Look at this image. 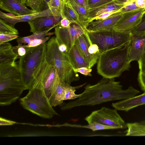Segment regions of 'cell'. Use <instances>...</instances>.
<instances>
[{"label": "cell", "mask_w": 145, "mask_h": 145, "mask_svg": "<svg viewBox=\"0 0 145 145\" xmlns=\"http://www.w3.org/2000/svg\"><path fill=\"white\" fill-rule=\"evenodd\" d=\"M120 82L114 78L103 77L97 83L86 85L78 98L59 105L62 111L78 107L93 106L109 101L121 100L132 97L140 91L133 86L123 89Z\"/></svg>", "instance_id": "1"}, {"label": "cell", "mask_w": 145, "mask_h": 145, "mask_svg": "<svg viewBox=\"0 0 145 145\" xmlns=\"http://www.w3.org/2000/svg\"><path fill=\"white\" fill-rule=\"evenodd\" d=\"M98 73L103 77L114 78L129 70V42L120 47L102 52L97 62Z\"/></svg>", "instance_id": "2"}, {"label": "cell", "mask_w": 145, "mask_h": 145, "mask_svg": "<svg viewBox=\"0 0 145 145\" xmlns=\"http://www.w3.org/2000/svg\"><path fill=\"white\" fill-rule=\"evenodd\" d=\"M26 90L17 64L0 65V105H8Z\"/></svg>", "instance_id": "3"}, {"label": "cell", "mask_w": 145, "mask_h": 145, "mask_svg": "<svg viewBox=\"0 0 145 145\" xmlns=\"http://www.w3.org/2000/svg\"><path fill=\"white\" fill-rule=\"evenodd\" d=\"M47 42L34 47L27 48L26 54L19 57L18 65L26 89L32 87L37 74L46 60Z\"/></svg>", "instance_id": "4"}, {"label": "cell", "mask_w": 145, "mask_h": 145, "mask_svg": "<svg viewBox=\"0 0 145 145\" xmlns=\"http://www.w3.org/2000/svg\"><path fill=\"white\" fill-rule=\"evenodd\" d=\"M46 61L56 69L60 78L66 84L71 85L80 78L73 69L66 54L60 52L56 36L51 38L47 43Z\"/></svg>", "instance_id": "5"}, {"label": "cell", "mask_w": 145, "mask_h": 145, "mask_svg": "<svg viewBox=\"0 0 145 145\" xmlns=\"http://www.w3.org/2000/svg\"><path fill=\"white\" fill-rule=\"evenodd\" d=\"M87 32L91 42L98 46L101 52L123 46L129 41L131 31H120L112 29L108 30Z\"/></svg>", "instance_id": "6"}, {"label": "cell", "mask_w": 145, "mask_h": 145, "mask_svg": "<svg viewBox=\"0 0 145 145\" xmlns=\"http://www.w3.org/2000/svg\"><path fill=\"white\" fill-rule=\"evenodd\" d=\"M117 111L115 108L112 109L103 107L92 112L84 120L88 124L96 122L114 127L116 129L127 128L126 123Z\"/></svg>", "instance_id": "7"}, {"label": "cell", "mask_w": 145, "mask_h": 145, "mask_svg": "<svg viewBox=\"0 0 145 145\" xmlns=\"http://www.w3.org/2000/svg\"><path fill=\"white\" fill-rule=\"evenodd\" d=\"M26 96L33 101L47 115L49 119L52 118L55 115H59L50 104L43 87L38 81L35 80Z\"/></svg>", "instance_id": "8"}, {"label": "cell", "mask_w": 145, "mask_h": 145, "mask_svg": "<svg viewBox=\"0 0 145 145\" xmlns=\"http://www.w3.org/2000/svg\"><path fill=\"white\" fill-rule=\"evenodd\" d=\"M87 29L78 24L72 23L68 28H63L59 25L56 26L54 33L57 41L65 44L68 51L74 45L76 39Z\"/></svg>", "instance_id": "9"}, {"label": "cell", "mask_w": 145, "mask_h": 145, "mask_svg": "<svg viewBox=\"0 0 145 145\" xmlns=\"http://www.w3.org/2000/svg\"><path fill=\"white\" fill-rule=\"evenodd\" d=\"M56 72L57 71L55 68L47 63L46 60L39 72L35 79L42 85L48 99L50 96L55 80Z\"/></svg>", "instance_id": "10"}, {"label": "cell", "mask_w": 145, "mask_h": 145, "mask_svg": "<svg viewBox=\"0 0 145 145\" xmlns=\"http://www.w3.org/2000/svg\"><path fill=\"white\" fill-rule=\"evenodd\" d=\"M143 8L123 13L121 18L113 28L120 31H131L140 22L143 14Z\"/></svg>", "instance_id": "11"}, {"label": "cell", "mask_w": 145, "mask_h": 145, "mask_svg": "<svg viewBox=\"0 0 145 145\" xmlns=\"http://www.w3.org/2000/svg\"><path fill=\"white\" fill-rule=\"evenodd\" d=\"M145 53V33H132L129 42V58L130 62H138Z\"/></svg>", "instance_id": "12"}, {"label": "cell", "mask_w": 145, "mask_h": 145, "mask_svg": "<svg viewBox=\"0 0 145 145\" xmlns=\"http://www.w3.org/2000/svg\"><path fill=\"white\" fill-rule=\"evenodd\" d=\"M61 18L62 17L53 15L43 16L36 18L28 23L30 27V31L33 33L52 29L59 25Z\"/></svg>", "instance_id": "13"}, {"label": "cell", "mask_w": 145, "mask_h": 145, "mask_svg": "<svg viewBox=\"0 0 145 145\" xmlns=\"http://www.w3.org/2000/svg\"><path fill=\"white\" fill-rule=\"evenodd\" d=\"M72 87L62 81L57 71L55 80L49 99L51 105L55 107L62 104L66 91Z\"/></svg>", "instance_id": "14"}, {"label": "cell", "mask_w": 145, "mask_h": 145, "mask_svg": "<svg viewBox=\"0 0 145 145\" xmlns=\"http://www.w3.org/2000/svg\"><path fill=\"white\" fill-rule=\"evenodd\" d=\"M51 15H53L49 8L40 12L20 16L11 15L0 11V19L14 27L19 22H28L38 17Z\"/></svg>", "instance_id": "15"}, {"label": "cell", "mask_w": 145, "mask_h": 145, "mask_svg": "<svg viewBox=\"0 0 145 145\" xmlns=\"http://www.w3.org/2000/svg\"><path fill=\"white\" fill-rule=\"evenodd\" d=\"M128 3H124L119 0H114L99 7L89 9L87 10L88 24L91 19L103 13L110 11L120 12L121 9Z\"/></svg>", "instance_id": "16"}, {"label": "cell", "mask_w": 145, "mask_h": 145, "mask_svg": "<svg viewBox=\"0 0 145 145\" xmlns=\"http://www.w3.org/2000/svg\"><path fill=\"white\" fill-rule=\"evenodd\" d=\"M123 14V13L118 12L105 19L93 21L88 24L87 29V30L91 31L112 29L122 17Z\"/></svg>", "instance_id": "17"}, {"label": "cell", "mask_w": 145, "mask_h": 145, "mask_svg": "<svg viewBox=\"0 0 145 145\" xmlns=\"http://www.w3.org/2000/svg\"><path fill=\"white\" fill-rule=\"evenodd\" d=\"M0 8L16 16L35 13L28 8L25 4H21L16 0H0Z\"/></svg>", "instance_id": "18"}, {"label": "cell", "mask_w": 145, "mask_h": 145, "mask_svg": "<svg viewBox=\"0 0 145 145\" xmlns=\"http://www.w3.org/2000/svg\"><path fill=\"white\" fill-rule=\"evenodd\" d=\"M145 105V92L140 95L113 103L112 106L118 110L128 112L139 106Z\"/></svg>", "instance_id": "19"}, {"label": "cell", "mask_w": 145, "mask_h": 145, "mask_svg": "<svg viewBox=\"0 0 145 145\" xmlns=\"http://www.w3.org/2000/svg\"><path fill=\"white\" fill-rule=\"evenodd\" d=\"M91 42L87 29L84 34L76 39L74 43L88 63L90 68L96 63L88 52V48Z\"/></svg>", "instance_id": "20"}, {"label": "cell", "mask_w": 145, "mask_h": 145, "mask_svg": "<svg viewBox=\"0 0 145 145\" xmlns=\"http://www.w3.org/2000/svg\"><path fill=\"white\" fill-rule=\"evenodd\" d=\"M66 54L68 59L74 71L82 67L91 69L88 63L75 44L68 51Z\"/></svg>", "instance_id": "21"}, {"label": "cell", "mask_w": 145, "mask_h": 145, "mask_svg": "<svg viewBox=\"0 0 145 145\" xmlns=\"http://www.w3.org/2000/svg\"><path fill=\"white\" fill-rule=\"evenodd\" d=\"M11 44L8 42L0 44V65H15L18 55L12 49Z\"/></svg>", "instance_id": "22"}, {"label": "cell", "mask_w": 145, "mask_h": 145, "mask_svg": "<svg viewBox=\"0 0 145 145\" xmlns=\"http://www.w3.org/2000/svg\"><path fill=\"white\" fill-rule=\"evenodd\" d=\"M63 5L61 12L62 18L65 17L72 23L78 24L85 29H87L81 22L79 15L72 7L67 0H63Z\"/></svg>", "instance_id": "23"}, {"label": "cell", "mask_w": 145, "mask_h": 145, "mask_svg": "<svg viewBox=\"0 0 145 145\" xmlns=\"http://www.w3.org/2000/svg\"><path fill=\"white\" fill-rule=\"evenodd\" d=\"M22 106L25 109L41 118L49 119L47 115L32 100L26 96L20 100Z\"/></svg>", "instance_id": "24"}, {"label": "cell", "mask_w": 145, "mask_h": 145, "mask_svg": "<svg viewBox=\"0 0 145 145\" xmlns=\"http://www.w3.org/2000/svg\"><path fill=\"white\" fill-rule=\"evenodd\" d=\"M127 130L125 135L145 136V120L140 122L126 123Z\"/></svg>", "instance_id": "25"}, {"label": "cell", "mask_w": 145, "mask_h": 145, "mask_svg": "<svg viewBox=\"0 0 145 145\" xmlns=\"http://www.w3.org/2000/svg\"><path fill=\"white\" fill-rule=\"evenodd\" d=\"M51 29H50L44 31H37L28 36L18 37L16 39L17 42L18 44H28L35 39L42 38L47 36H50L53 35L54 34V32H48Z\"/></svg>", "instance_id": "26"}, {"label": "cell", "mask_w": 145, "mask_h": 145, "mask_svg": "<svg viewBox=\"0 0 145 145\" xmlns=\"http://www.w3.org/2000/svg\"><path fill=\"white\" fill-rule=\"evenodd\" d=\"M67 0L77 13L81 22L87 28L88 24L87 16V10L86 8L78 3L75 0Z\"/></svg>", "instance_id": "27"}, {"label": "cell", "mask_w": 145, "mask_h": 145, "mask_svg": "<svg viewBox=\"0 0 145 145\" xmlns=\"http://www.w3.org/2000/svg\"><path fill=\"white\" fill-rule=\"evenodd\" d=\"M25 5L35 13L42 12L49 8L47 2L44 0H27Z\"/></svg>", "instance_id": "28"}, {"label": "cell", "mask_w": 145, "mask_h": 145, "mask_svg": "<svg viewBox=\"0 0 145 145\" xmlns=\"http://www.w3.org/2000/svg\"><path fill=\"white\" fill-rule=\"evenodd\" d=\"M49 8L53 16L58 17L61 16L63 1L62 0H50L48 3Z\"/></svg>", "instance_id": "29"}, {"label": "cell", "mask_w": 145, "mask_h": 145, "mask_svg": "<svg viewBox=\"0 0 145 145\" xmlns=\"http://www.w3.org/2000/svg\"><path fill=\"white\" fill-rule=\"evenodd\" d=\"M0 34L17 35L19 33L18 30L14 26L0 19Z\"/></svg>", "instance_id": "30"}, {"label": "cell", "mask_w": 145, "mask_h": 145, "mask_svg": "<svg viewBox=\"0 0 145 145\" xmlns=\"http://www.w3.org/2000/svg\"><path fill=\"white\" fill-rule=\"evenodd\" d=\"M86 83L80 85L76 86H72L66 91L63 100H74L78 98L81 95V94H76L75 92L76 89H79L84 86Z\"/></svg>", "instance_id": "31"}, {"label": "cell", "mask_w": 145, "mask_h": 145, "mask_svg": "<svg viewBox=\"0 0 145 145\" xmlns=\"http://www.w3.org/2000/svg\"><path fill=\"white\" fill-rule=\"evenodd\" d=\"M88 52L96 63L102 52L96 44L91 42L88 48Z\"/></svg>", "instance_id": "32"}, {"label": "cell", "mask_w": 145, "mask_h": 145, "mask_svg": "<svg viewBox=\"0 0 145 145\" xmlns=\"http://www.w3.org/2000/svg\"><path fill=\"white\" fill-rule=\"evenodd\" d=\"M113 0H87V1L88 7L89 9L99 7L111 2Z\"/></svg>", "instance_id": "33"}, {"label": "cell", "mask_w": 145, "mask_h": 145, "mask_svg": "<svg viewBox=\"0 0 145 145\" xmlns=\"http://www.w3.org/2000/svg\"><path fill=\"white\" fill-rule=\"evenodd\" d=\"M131 32L132 34L145 33V12L143 13L141 21L139 24Z\"/></svg>", "instance_id": "34"}, {"label": "cell", "mask_w": 145, "mask_h": 145, "mask_svg": "<svg viewBox=\"0 0 145 145\" xmlns=\"http://www.w3.org/2000/svg\"><path fill=\"white\" fill-rule=\"evenodd\" d=\"M50 38V36H48L41 39H36L32 40L27 45L25 44V46L26 48L37 47L42 45Z\"/></svg>", "instance_id": "35"}, {"label": "cell", "mask_w": 145, "mask_h": 145, "mask_svg": "<svg viewBox=\"0 0 145 145\" xmlns=\"http://www.w3.org/2000/svg\"><path fill=\"white\" fill-rule=\"evenodd\" d=\"M27 48L25 47L24 44H19L17 46L12 47V49L18 55V58L24 56L26 54Z\"/></svg>", "instance_id": "36"}, {"label": "cell", "mask_w": 145, "mask_h": 145, "mask_svg": "<svg viewBox=\"0 0 145 145\" xmlns=\"http://www.w3.org/2000/svg\"><path fill=\"white\" fill-rule=\"evenodd\" d=\"M140 8L136 6L135 1H134L128 3L126 5L121 9L120 12L124 13L137 10Z\"/></svg>", "instance_id": "37"}, {"label": "cell", "mask_w": 145, "mask_h": 145, "mask_svg": "<svg viewBox=\"0 0 145 145\" xmlns=\"http://www.w3.org/2000/svg\"><path fill=\"white\" fill-rule=\"evenodd\" d=\"M137 80L141 90L143 92H145V72L139 71Z\"/></svg>", "instance_id": "38"}, {"label": "cell", "mask_w": 145, "mask_h": 145, "mask_svg": "<svg viewBox=\"0 0 145 145\" xmlns=\"http://www.w3.org/2000/svg\"><path fill=\"white\" fill-rule=\"evenodd\" d=\"M19 36L18 35L0 34V44L3 43L16 39Z\"/></svg>", "instance_id": "39"}, {"label": "cell", "mask_w": 145, "mask_h": 145, "mask_svg": "<svg viewBox=\"0 0 145 145\" xmlns=\"http://www.w3.org/2000/svg\"><path fill=\"white\" fill-rule=\"evenodd\" d=\"M118 12L116 11H110L103 13L91 19L89 21V23L94 20H97L105 19Z\"/></svg>", "instance_id": "40"}, {"label": "cell", "mask_w": 145, "mask_h": 145, "mask_svg": "<svg viewBox=\"0 0 145 145\" xmlns=\"http://www.w3.org/2000/svg\"><path fill=\"white\" fill-rule=\"evenodd\" d=\"M92 71V69H89L86 67H82L78 69L75 70L76 72H79L82 74L86 76H92L91 74Z\"/></svg>", "instance_id": "41"}, {"label": "cell", "mask_w": 145, "mask_h": 145, "mask_svg": "<svg viewBox=\"0 0 145 145\" xmlns=\"http://www.w3.org/2000/svg\"><path fill=\"white\" fill-rule=\"evenodd\" d=\"M72 22L65 17L62 18L59 25L63 28H68L69 27Z\"/></svg>", "instance_id": "42"}, {"label": "cell", "mask_w": 145, "mask_h": 145, "mask_svg": "<svg viewBox=\"0 0 145 145\" xmlns=\"http://www.w3.org/2000/svg\"><path fill=\"white\" fill-rule=\"evenodd\" d=\"M138 62L140 71L145 72V53Z\"/></svg>", "instance_id": "43"}, {"label": "cell", "mask_w": 145, "mask_h": 145, "mask_svg": "<svg viewBox=\"0 0 145 145\" xmlns=\"http://www.w3.org/2000/svg\"><path fill=\"white\" fill-rule=\"evenodd\" d=\"M16 123V122L9 120L3 118H0V125H13Z\"/></svg>", "instance_id": "44"}, {"label": "cell", "mask_w": 145, "mask_h": 145, "mask_svg": "<svg viewBox=\"0 0 145 145\" xmlns=\"http://www.w3.org/2000/svg\"><path fill=\"white\" fill-rule=\"evenodd\" d=\"M57 42L59 51L62 52L66 54L68 51L67 46L63 43L58 42L57 41Z\"/></svg>", "instance_id": "45"}, {"label": "cell", "mask_w": 145, "mask_h": 145, "mask_svg": "<svg viewBox=\"0 0 145 145\" xmlns=\"http://www.w3.org/2000/svg\"><path fill=\"white\" fill-rule=\"evenodd\" d=\"M135 3L138 8L143 9L145 8V0H135Z\"/></svg>", "instance_id": "46"}, {"label": "cell", "mask_w": 145, "mask_h": 145, "mask_svg": "<svg viewBox=\"0 0 145 145\" xmlns=\"http://www.w3.org/2000/svg\"><path fill=\"white\" fill-rule=\"evenodd\" d=\"M78 3L85 7L87 10L89 9L87 0H75Z\"/></svg>", "instance_id": "47"}, {"label": "cell", "mask_w": 145, "mask_h": 145, "mask_svg": "<svg viewBox=\"0 0 145 145\" xmlns=\"http://www.w3.org/2000/svg\"><path fill=\"white\" fill-rule=\"evenodd\" d=\"M125 3H129L135 1V0H119Z\"/></svg>", "instance_id": "48"}, {"label": "cell", "mask_w": 145, "mask_h": 145, "mask_svg": "<svg viewBox=\"0 0 145 145\" xmlns=\"http://www.w3.org/2000/svg\"><path fill=\"white\" fill-rule=\"evenodd\" d=\"M19 2V3H20L22 4H25V3L26 1L27 0H16Z\"/></svg>", "instance_id": "49"}, {"label": "cell", "mask_w": 145, "mask_h": 145, "mask_svg": "<svg viewBox=\"0 0 145 145\" xmlns=\"http://www.w3.org/2000/svg\"><path fill=\"white\" fill-rule=\"evenodd\" d=\"M46 1L47 2H48V1H49L50 0H44Z\"/></svg>", "instance_id": "50"}, {"label": "cell", "mask_w": 145, "mask_h": 145, "mask_svg": "<svg viewBox=\"0 0 145 145\" xmlns=\"http://www.w3.org/2000/svg\"><path fill=\"white\" fill-rule=\"evenodd\" d=\"M143 13L145 12V8L143 9Z\"/></svg>", "instance_id": "51"}, {"label": "cell", "mask_w": 145, "mask_h": 145, "mask_svg": "<svg viewBox=\"0 0 145 145\" xmlns=\"http://www.w3.org/2000/svg\"></svg>", "instance_id": "52"}]
</instances>
